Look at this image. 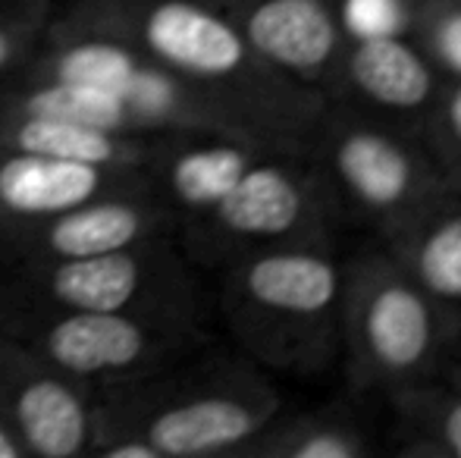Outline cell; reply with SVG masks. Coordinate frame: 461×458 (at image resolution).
Instances as JSON below:
<instances>
[{"label": "cell", "mask_w": 461, "mask_h": 458, "mask_svg": "<svg viewBox=\"0 0 461 458\" xmlns=\"http://www.w3.org/2000/svg\"><path fill=\"white\" fill-rule=\"evenodd\" d=\"M57 13L145 50L264 145L295 154L314 145L330 98L279 73L207 0H67Z\"/></svg>", "instance_id": "cell-1"}, {"label": "cell", "mask_w": 461, "mask_h": 458, "mask_svg": "<svg viewBox=\"0 0 461 458\" xmlns=\"http://www.w3.org/2000/svg\"><path fill=\"white\" fill-rule=\"evenodd\" d=\"M279 415L276 390L226 358L173 361L95 392L88 455L223 458L239 455Z\"/></svg>", "instance_id": "cell-2"}, {"label": "cell", "mask_w": 461, "mask_h": 458, "mask_svg": "<svg viewBox=\"0 0 461 458\" xmlns=\"http://www.w3.org/2000/svg\"><path fill=\"white\" fill-rule=\"evenodd\" d=\"M346 270L323 245H276L226 264L220 308L249 355L314 371L333 355Z\"/></svg>", "instance_id": "cell-3"}, {"label": "cell", "mask_w": 461, "mask_h": 458, "mask_svg": "<svg viewBox=\"0 0 461 458\" xmlns=\"http://www.w3.org/2000/svg\"><path fill=\"white\" fill-rule=\"evenodd\" d=\"M0 333L32 348L92 390H107L185 358L201 324L60 308L0 289Z\"/></svg>", "instance_id": "cell-4"}, {"label": "cell", "mask_w": 461, "mask_h": 458, "mask_svg": "<svg viewBox=\"0 0 461 458\" xmlns=\"http://www.w3.org/2000/svg\"><path fill=\"white\" fill-rule=\"evenodd\" d=\"M302 157L261 151L245 173L198 217L176 229L198 264H232L276 245H323L330 227V183Z\"/></svg>", "instance_id": "cell-5"}, {"label": "cell", "mask_w": 461, "mask_h": 458, "mask_svg": "<svg viewBox=\"0 0 461 458\" xmlns=\"http://www.w3.org/2000/svg\"><path fill=\"white\" fill-rule=\"evenodd\" d=\"M0 289L60 308L201 324V295L176 238L129 245L92 257L16 261Z\"/></svg>", "instance_id": "cell-6"}, {"label": "cell", "mask_w": 461, "mask_h": 458, "mask_svg": "<svg viewBox=\"0 0 461 458\" xmlns=\"http://www.w3.org/2000/svg\"><path fill=\"white\" fill-rule=\"evenodd\" d=\"M446 311L395 257H367L346 274L339 327L367 380L414 383L446 352Z\"/></svg>", "instance_id": "cell-7"}, {"label": "cell", "mask_w": 461, "mask_h": 458, "mask_svg": "<svg viewBox=\"0 0 461 458\" xmlns=\"http://www.w3.org/2000/svg\"><path fill=\"white\" fill-rule=\"evenodd\" d=\"M314 145H321L323 179L336 183L361 214L393 229V236L449 195L437 160L393 129L323 116Z\"/></svg>", "instance_id": "cell-8"}, {"label": "cell", "mask_w": 461, "mask_h": 458, "mask_svg": "<svg viewBox=\"0 0 461 458\" xmlns=\"http://www.w3.org/2000/svg\"><path fill=\"white\" fill-rule=\"evenodd\" d=\"M0 409L35 458L88 455L95 390L0 333Z\"/></svg>", "instance_id": "cell-9"}, {"label": "cell", "mask_w": 461, "mask_h": 458, "mask_svg": "<svg viewBox=\"0 0 461 458\" xmlns=\"http://www.w3.org/2000/svg\"><path fill=\"white\" fill-rule=\"evenodd\" d=\"M176 238V217L151 183L139 189L104 192L60 211L35 227L4 238L6 261H63L92 257L129 245Z\"/></svg>", "instance_id": "cell-10"}, {"label": "cell", "mask_w": 461, "mask_h": 458, "mask_svg": "<svg viewBox=\"0 0 461 458\" xmlns=\"http://www.w3.org/2000/svg\"><path fill=\"white\" fill-rule=\"evenodd\" d=\"M279 73L330 98L339 82L348 38L342 35L336 0H207Z\"/></svg>", "instance_id": "cell-11"}, {"label": "cell", "mask_w": 461, "mask_h": 458, "mask_svg": "<svg viewBox=\"0 0 461 458\" xmlns=\"http://www.w3.org/2000/svg\"><path fill=\"white\" fill-rule=\"evenodd\" d=\"M148 183V173L104 170L0 145V242L95 195Z\"/></svg>", "instance_id": "cell-12"}, {"label": "cell", "mask_w": 461, "mask_h": 458, "mask_svg": "<svg viewBox=\"0 0 461 458\" xmlns=\"http://www.w3.org/2000/svg\"><path fill=\"white\" fill-rule=\"evenodd\" d=\"M160 141L164 139L120 135L92 126V122L63 120V116L25 111V107H13L0 101V145L19 148V151L104 166V170L148 173Z\"/></svg>", "instance_id": "cell-13"}, {"label": "cell", "mask_w": 461, "mask_h": 458, "mask_svg": "<svg viewBox=\"0 0 461 458\" xmlns=\"http://www.w3.org/2000/svg\"><path fill=\"white\" fill-rule=\"evenodd\" d=\"M339 82L389 113L430 111L439 98L437 67L405 35L348 41Z\"/></svg>", "instance_id": "cell-14"}, {"label": "cell", "mask_w": 461, "mask_h": 458, "mask_svg": "<svg viewBox=\"0 0 461 458\" xmlns=\"http://www.w3.org/2000/svg\"><path fill=\"white\" fill-rule=\"evenodd\" d=\"M395 261L443 308H461V202L443 195L399 232Z\"/></svg>", "instance_id": "cell-15"}, {"label": "cell", "mask_w": 461, "mask_h": 458, "mask_svg": "<svg viewBox=\"0 0 461 458\" xmlns=\"http://www.w3.org/2000/svg\"><path fill=\"white\" fill-rule=\"evenodd\" d=\"M367 440L330 418H274L239 455L245 458H361Z\"/></svg>", "instance_id": "cell-16"}, {"label": "cell", "mask_w": 461, "mask_h": 458, "mask_svg": "<svg viewBox=\"0 0 461 458\" xmlns=\"http://www.w3.org/2000/svg\"><path fill=\"white\" fill-rule=\"evenodd\" d=\"M60 6L54 0H0V82H13L44 41Z\"/></svg>", "instance_id": "cell-17"}, {"label": "cell", "mask_w": 461, "mask_h": 458, "mask_svg": "<svg viewBox=\"0 0 461 458\" xmlns=\"http://www.w3.org/2000/svg\"><path fill=\"white\" fill-rule=\"evenodd\" d=\"M420 0H336L342 35L348 41L365 38H389L414 31Z\"/></svg>", "instance_id": "cell-18"}, {"label": "cell", "mask_w": 461, "mask_h": 458, "mask_svg": "<svg viewBox=\"0 0 461 458\" xmlns=\"http://www.w3.org/2000/svg\"><path fill=\"white\" fill-rule=\"evenodd\" d=\"M405 411L418 418L420 440L414 443L411 453H433L461 458V392H433V396H418L408 392Z\"/></svg>", "instance_id": "cell-19"}, {"label": "cell", "mask_w": 461, "mask_h": 458, "mask_svg": "<svg viewBox=\"0 0 461 458\" xmlns=\"http://www.w3.org/2000/svg\"><path fill=\"white\" fill-rule=\"evenodd\" d=\"M414 31L433 67L461 79V0H420Z\"/></svg>", "instance_id": "cell-20"}, {"label": "cell", "mask_w": 461, "mask_h": 458, "mask_svg": "<svg viewBox=\"0 0 461 458\" xmlns=\"http://www.w3.org/2000/svg\"><path fill=\"white\" fill-rule=\"evenodd\" d=\"M437 139L443 145L446 157L461 160V79H456V85L446 88V94H439Z\"/></svg>", "instance_id": "cell-21"}, {"label": "cell", "mask_w": 461, "mask_h": 458, "mask_svg": "<svg viewBox=\"0 0 461 458\" xmlns=\"http://www.w3.org/2000/svg\"><path fill=\"white\" fill-rule=\"evenodd\" d=\"M0 458H29L23 436L16 434V427H13V421L6 418L4 409H0Z\"/></svg>", "instance_id": "cell-22"}]
</instances>
